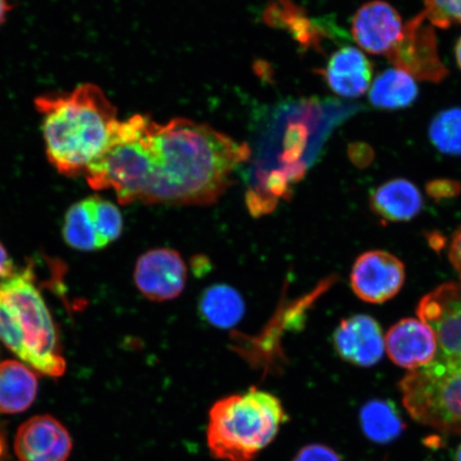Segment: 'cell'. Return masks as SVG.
Segmentation results:
<instances>
[{"label":"cell","mask_w":461,"mask_h":461,"mask_svg":"<svg viewBox=\"0 0 461 461\" xmlns=\"http://www.w3.org/2000/svg\"><path fill=\"white\" fill-rule=\"evenodd\" d=\"M146 138L151 157V176L141 199L146 204L215 203L250 155L246 144L183 118L159 124L148 117Z\"/></svg>","instance_id":"cell-1"},{"label":"cell","mask_w":461,"mask_h":461,"mask_svg":"<svg viewBox=\"0 0 461 461\" xmlns=\"http://www.w3.org/2000/svg\"><path fill=\"white\" fill-rule=\"evenodd\" d=\"M417 313L434 330L437 350L428 365L401 380L403 406L420 424L461 436V284L438 286Z\"/></svg>","instance_id":"cell-2"},{"label":"cell","mask_w":461,"mask_h":461,"mask_svg":"<svg viewBox=\"0 0 461 461\" xmlns=\"http://www.w3.org/2000/svg\"><path fill=\"white\" fill-rule=\"evenodd\" d=\"M45 151L50 163L67 176L85 175L105 151L119 123L117 108L99 86L84 84L68 94L38 96Z\"/></svg>","instance_id":"cell-3"},{"label":"cell","mask_w":461,"mask_h":461,"mask_svg":"<svg viewBox=\"0 0 461 461\" xmlns=\"http://www.w3.org/2000/svg\"><path fill=\"white\" fill-rule=\"evenodd\" d=\"M287 420L281 401L269 392L253 387L222 397L209 413L207 447L219 460L253 461Z\"/></svg>","instance_id":"cell-4"},{"label":"cell","mask_w":461,"mask_h":461,"mask_svg":"<svg viewBox=\"0 0 461 461\" xmlns=\"http://www.w3.org/2000/svg\"><path fill=\"white\" fill-rule=\"evenodd\" d=\"M147 115L119 121L108 146L85 172L95 190L113 189L121 204L141 201L151 176Z\"/></svg>","instance_id":"cell-5"},{"label":"cell","mask_w":461,"mask_h":461,"mask_svg":"<svg viewBox=\"0 0 461 461\" xmlns=\"http://www.w3.org/2000/svg\"><path fill=\"white\" fill-rule=\"evenodd\" d=\"M0 296L8 303L33 358L32 368L50 377L66 372L53 317L34 285L31 267L0 282Z\"/></svg>","instance_id":"cell-6"},{"label":"cell","mask_w":461,"mask_h":461,"mask_svg":"<svg viewBox=\"0 0 461 461\" xmlns=\"http://www.w3.org/2000/svg\"><path fill=\"white\" fill-rule=\"evenodd\" d=\"M387 57L396 68L424 82L440 83L448 74L438 50L434 26L424 13L403 25L399 41Z\"/></svg>","instance_id":"cell-7"},{"label":"cell","mask_w":461,"mask_h":461,"mask_svg":"<svg viewBox=\"0 0 461 461\" xmlns=\"http://www.w3.org/2000/svg\"><path fill=\"white\" fill-rule=\"evenodd\" d=\"M134 278L138 290L149 301L170 302L185 288L186 263L169 248L149 250L138 258Z\"/></svg>","instance_id":"cell-8"},{"label":"cell","mask_w":461,"mask_h":461,"mask_svg":"<svg viewBox=\"0 0 461 461\" xmlns=\"http://www.w3.org/2000/svg\"><path fill=\"white\" fill-rule=\"evenodd\" d=\"M405 282V267L382 250L363 253L350 274L351 288L363 302L383 303L396 296Z\"/></svg>","instance_id":"cell-9"},{"label":"cell","mask_w":461,"mask_h":461,"mask_svg":"<svg viewBox=\"0 0 461 461\" xmlns=\"http://www.w3.org/2000/svg\"><path fill=\"white\" fill-rule=\"evenodd\" d=\"M14 449L21 461H67L72 451V439L55 418L37 416L20 426Z\"/></svg>","instance_id":"cell-10"},{"label":"cell","mask_w":461,"mask_h":461,"mask_svg":"<svg viewBox=\"0 0 461 461\" xmlns=\"http://www.w3.org/2000/svg\"><path fill=\"white\" fill-rule=\"evenodd\" d=\"M333 344L343 360L361 367L377 365L385 349L382 328L373 317L363 314L343 320L334 331Z\"/></svg>","instance_id":"cell-11"},{"label":"cell","mask_w":461,"mask_h":461,"mask_svg":"<svg viewBox=\"0 0 461 461\" xmlns=\"http://www.w3.org/2000/svg\"><path fill=\"white\" fill-rule=\"evenodd\" d=\"M403 25L397 11L382 0L363 5L351 21V33L362 50L387 55L399 41Z\"/></svg>","instance_id":"cell-12"},{"label":"cell","mask_w":461,"mask_h":461,"mask_svg":"<svg viewBox=\"0 0 461 461\" xmlns=\"http://www.w3.org/2000/svg\"><path fill=\"white\" fill-rule=\"evenodd\" d=\"M384 343L390 359L409 371L428 365L437 350L434 330L420 319L396 322L390 328Z\"/></svg>","instance_id":"cell-13"},{"label":"cell","mask_w":461,"mask_h":461,"mask_svg":"<svg viewBox=\"0 0 461 461\" xmlns=\"http://www.w3.org/2000/svg\"><path fill=\"white\" fill-rule=\"evenodd\" d=\"M321 74L334 94L355 99L370 88L373 65L360 50L344 46L331 56Z\"/></svg>","instance_id":"cell-14"},{"label":"cell","mask_w":461,"mask_h":461,"mask_svg":"<svg viewBox=\"0 0 461 461\" xmlns=\"http://www.w3.org/2000/svg\"><path fill=\"white\" fill-rule=\"evenodd\" d=\"M375 214L391 222L411 221L423 207V198L414 184L396 178L379 186L371 195Z\"/></svg>","instance_id":"cell-15"},{"label":"cell","mask_w":461,"mask_h":461,"mask_svg":"<svg viewBox=\"0 0 461 461\" xmlns=\"http://www.w3.org/2000/svg\"><path fill=\"white\" fill-rule=\"evenodd\" d=\"M38 392L36 374L14 360L0 363V412L20 413L32 405Z\"/></svg>","instance_id":"cell-16"},{"label":"cell","mask_w":461,"mask_h":461,"mask_svg":"<svg viewBox=\"0 0 461 461\" xmlns=\"http://www.w3.org/2000/svg\"><path fill=\"white\" fill-rule=\"evenodd\" d=\"M245 308L240 294L226 285L207 287L199 303L200 312L205 321L221 330L238 325L244 317Z\"/></svg>","instance_id":"cell-17"},{"label":"cell","mask_w":461,"mask_h":461,"mask_svg":"<svg viewBox=\"0 0 461 461\" xmlns=\"http://www.w3.org/2000/svg\"><path fill=\"white\" fill-rule=\"evenodd\" d=\"M418 96L419 89L413 77L396 68L380 74L370 90L372 105L384 111L411 106Z\"/></svg>","instance_id":"cell-18"},{"label":"cell","mask_w":461,"mask_h":461,"mask_svg":"<svg viewBox=\"0 0 461 461\" xmlns=\"http://www.w3.org/2000/svg\"><path fill=\"white\" fill-rule=\"evenodd\" d=\"M360 424L368 439L378 445H389L405 429L399 409L393 402L373 400L365 403L360 411Z\"/></svg>","instance_id":"cell-19"},{"label":"cell","mask_w":461,"mask_h":461,"mask_svg":"<svg viewBox=\"0 0 461 461\" xmlns=\"http://www.w3.org/2000/svg\"><path fill=\"white\" fill-rule=\"evenodd\" d=\"M63 236L68 246L75 249L92 251L104 248L97 234L89 198L77 202L68 211Z\"/></svg>","instance_id":"cell-20"},{"label":"cell","mask_w":461,"mask_h":461,"mask_svg":"<svg viewBox=\"0 0 461 461\" xmlns=\"http://www.w3.org/2000/svg\"><path fill=\"white\" fill-rule=\"evenodd\" d=\"M429 138L443 154L461 155V108H449L436 115Z\"/></svg>","instance_id":"cell-21"},{"label":"cell","mask_w":461,"mask_h":461,"mask_svg":"<svg viewBox=\"0 0 461 461\" xmlns=\"http://www.w3.org/2000/svg\"><path fill=\"white\" fill-rule=\"evenodd\" d=\"M92 215H94L97 234L103 247H106L120 238L123 230V218L117 206L99 195L90 197Z\"/></svg>","instance_id":"cell-22"},{"label":"cell","mask_w":461,"mask_h":461,"mask_svg":"<svg viewBox=\"0 0 461 461\" xmlns=\"http://www.w3.org/2000/svg\"><path fill=\"white\" fill-rule=\"evenodd\" d=\"M293 461H342V458L330 447L310 445L303 447Z\"/></svg>","instance_id":"cell-23"},{"label":"cell","mask_w":461,"mask_h":461,"mask_svg":"<svg viewBox=\"0 0 461 461\" xmlns=\"http://www.w3.org/2000/svg\"><path fill=\"white\" fill-rule=\"evenodd\" d=\"M460 190V184L452 180H436L429 183L428 185L429 194L436 200L456 197Z\"/></svg>","instance_id":"cell-24"},{"label":"cell","mask_w":461,"mask_h":461,"mask_svg":"<svg viewBox=\"0 0 461 461\" xmlns=\"http://www.w3.org/2000/svg\"><path fill=\"white\" fill-rule=\"evenodd\" d=\"M448 258L461 281V226L455 232L451 246H449Z\"/></svg>","instance_id":"cell-25"},{"label":"cell","mask_w":461,"mask_h":461,"mask_svg":"<svg viewBox=\"0 0 461 461\" xmlns=\"http://www.w3.org/2000/svg\"><path fill=\"white\" fill-rule=\"evenodd\" d=\"M14 273V263L5 247L0 244V279L8 278Z\"/></svg>","instance_id":"cell-26"},{"label":"cell","mask_w":461,"mask_h":461,"mask_svg":"<svg viewBox=\"0 0 461 461\" xmlns=\"http://www.w3.org/2000/svg\"><path fill=\"white\" fill-rule=\"evenodd\" d=\"M13 9L14 5H11L9 0H0V26L4 24L8 14Z\"/></svg>","instance_id":"cell-27"},{"label":"cell","mask_w":461,"mask_h":461,"mask_svg":"<svg viewBox=\"0 0 461 461\" xmlns=\"http://www.w3.org/2000/svg\"><path fill=\"white\" fill-rule=\"evenodd\" d=\"M455 55H456L457 63L461 70V38L458 40L456 49H455Z\"/></svg>","instance_id":"cell-28"},{"label":"cell","mask_w":461,"mask_h":461,"mask_svg":"<svg viewBox=\"0 0 461 461\" xmlns=\"http://www.w3.org/2000/svg\"><path fill=\"white\" fill-rule=\"evenodd\" d=\"M452 5L456 8L459 14L460 24H461V0H451Z\"/></svg>","instance_id":"cell-29"},{"label":"cell","mask_w":461,"mask_h":461,"mask_svg":"<svg viewBox=\"0 0 461 461\" xmlns=\"http://www.w3.org/2000/svg\"><path fill=\"white\" fill-rule=\"evenodd\" d=\"M5 440H4V435H2V432H0V457H2V455L4 454V448H5Z\"/></svg>","instance_id":"cell-30"},{"label":"cell","mask_w":461,"mask_h":461,"mask_svg":"<svg viewBox=\"0 0 461 461\" xmlns=\"http://www.w3.org/2000/svg\"><path fill=\"white\" fill-rule=\"evenodd\" d=\"M454 459L455 461H461V445L457 447Z\"/></svg>","instance_id":"cell-31"}]
</instances>
